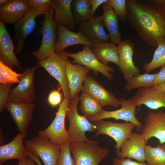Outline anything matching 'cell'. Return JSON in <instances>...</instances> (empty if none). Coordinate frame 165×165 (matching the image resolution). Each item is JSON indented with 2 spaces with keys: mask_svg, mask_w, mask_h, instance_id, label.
Wrapping results in <instances>:
<instances>
[{
  "mask_svg": "<svg viewBox=\"0 0 165 165\" xmlns=\"http://www.w3.org/2000/svg\"><path fill=\"white\" fill-rule=\"evenodd\" d=\"M127 22L142 41L157 48L165 41V9L148 0H127Z\"/></svg>",
  "mask_w": 165,
  "mask_h": 165,
  "instance_id": "obj_1",
  "label": "cell"
},
{
  "mask_svg": "<svg viewBox=\"0 0 165 165\" xmlns=\"http://www.w3.org/2000/svg\"><path fill=\"white\" fill-rule=\"evenodd\" d=\"M79 98L77 95L71 100L68 105L66 116L69 122L68 131L70 143L84 142L94 145H98L99 141L89 139L85 135L86 132H96L94 123L90 122L84 116L79 115L77 110V105Z\"/></svg>",
  "mask_w": 165,
  "mask_h": 165,
  "instance_id": "obj_2",
  "label": "cell"
},
{
  "mask_svg": "<svg viewBox=\"0 0 165 165\" xmlns=\"http://www.w3.org/2000/svg\"><path fill=\"white\" fill-rule=\"evenodd\" d=\"M54 13L53 7L44 14L40 31L42 36V43L38 49L31 53L38 60L45 59L55 52V45L58 30L53 18Z\"/></svg>",
  "mask_w": 165,
  "mask_h": 165,
  "instance_id": "obj_3",
  "label": "cell"
},
{
  "mask_svg": "<svg viewBox=\"0 0 165 165\" xmlns=\"http://www.w3.org/2000/svg\"><path fill=\"white\" fill-rule=\"evenodd\" d=\"M68 57L63 50L55 52L47 58L38 60L39 67L45 69L58 82L64 95V98L70 101V91L66 73V62Z\"/></svg>",
  "mask_w": 165,
  "mask_h": 165,
  "instance_id": "obj_4",
  "label": "cell"
},
{
  "mask_svg": "<svg viewBox=\"0 0 165 165\" xmlns=\"http://www.w3.org/2000/svg\"><path fill=\"white\" fill-rule=\"evenodd\" d=\"M74 165H98L109 153L108 149L86 142L70 143Z\"/></svg>",
  "mask_w": 165,
  "mask_h": 165,
  "instance_id": "obj_5",
  "label": "cell"
},
{
  "mask_svg": "<svg viewBox=\"0 0 165 165\" xmlns=\"http://www.w3.org/2000/svg\"><path fill=\"white\" fill-rule=\"evenodd\" d=\"M70 101L68 99H64L53 121L46 128L39 131L38 135L48 138L52 143L57 145H61L69 141V135L68 130L65 127V120Z\"/></svg>",
  "mask_w": 165,
  "mask_h": 165,
  "instance_id": "obj_6",
  "label": "cell"
},
{
  "mask_svg": "<svg viewBox=\"0 0 165 165\" xmlns=\"http://www.w3.org/2000/svg\"><path fill=\"white\" fill-rule=\"evenodd\" d=\"M25 146L34 156L41 159L44 165H57L61 146L52 143L45 137L38 135L24 141Z\"/></svg>",
  "mask_w": 165,
  "mask_h": 165,
  "instance_id": "obj_7",
  "label": "cell"
},
{
  "mask_svg": "<svg viewBox=\"0 0 165 165\" xmlns=\"http://www.w3.org/2000/svg\"><path fill=\"white\" fill-rule=\"evenodd\" d=\"M39 66L37 64L32 67H27L19 77L20 82L12 88L9 100L16 103H33L35 97L34 78L36 69Z\"/></svg>",
  "mask_w": 165,
  "mask_h": 165,
  "instance_id": "obj_8",
  "label": "cell"
},
{
  "mask_svg": "<svg viewBox=\"0 0 165 165\" xmlns=\"http://www.w3.org/2000/svg\"><path fill=\"white\" fill-rule=\"evenodd\" d=\"M94 123L96 129L94 136L105 134L112 138L116 143L114 146L117 149L116 153L119 151L122 144L136 127L134 123L130 122L116 123L102 119Z\"/></svg>",
  "mask_w": 165,
  "mask_h": 165,
  "instance_id": "obj_9",
  "label": "cell"
},
{
  "mask_svg": "<svg viewBox=\"0 0 165 165\" xmlns=\"http://www.w3.org/2000/svg\"><path fill=\"white\" fill-rule=\"evenodd\" d=\"M121 108L117 110L106 111L103 110L94 116L87 118L90 122H94L104 119L112 118L116 120H122L134 123L137 130L140 131L143 126L142 123L136 118L135 112L137 106L130 99L121 98Z\"/></svg>",
  "mask_w": 165,
  "mask_h": 165,
  "instance_id": "obj_10",
  "label": "cell"
},
{
  "mask_svg": "<svg viewBox=\"0 0 165 165\" xmlns=\"http://www.w3.org/2000/svg\"><path fill=\"white\" fill-rule=\"evenodd\" d=\"M66 54L68 57L73 59V63L85 66L93 70L96 75L99 72L109 80H112L113 76L111 72L114 73L115 70L101 62L94 54L91 47L84 46L83 49L78 53L66 52Z\"/></svg>",
  "mask_w": 165,
  "mask_h": 165,
  "instance_id": "obj_11",
  "label": "cell"
},
{
  "mask_svg": "<svg viewBox=\"0 0 165 165\" xmlns=\"http://www.w3.org/2000/svg\"><path fill=\"white\" fill-rule=\"evenodd\" d=\"M144 123L140 133L145 138L146 142L154 137L160 144L165 143V112L160 110L157 112L149 111L144 119Z\"/></svg>",
  "mask_w": 165,
  "mask_h": 165,
  "instance_id": "obj_12",
  "label": "cell"
},
{
  "mask_svg": "<svg viewBox=\"0 0 165 165\" xmlns=\"http://www.w3.org/2000/svg\"><path fill=\"white\" fill-rule=\"evenodd\" d=\"M146 143L145 138L140 133L132 132L121 146L119 151L116 153L117 157L145 162Z\"/></svg>",
  "mask_w": 165,
  "mask_h": 165,
  "instance_id": "obj_13",
  "label": "cell"
},
{
  "mask_svg": "<svg viewBox=\"0 0 165 165\" xmlns=\"http://www.w3.org/2000/svg\"><path fill=\"white\" fill-rule=\"evenodd\" d=\"M81 91L97 100L102 107L110 106L117 108L121 105L119 100L90 75L86 77Z\"/></svg>",
  "mask_w": 165,
  "mask_h": 165,
  "instance_id": "obj_14",
  "label": "cell"
},
{
  "mask_svg": "<svg viewBox=\"0 0 165 165\" xmlns=\"http://www.w3.org/2000/svg\"><path fill=\"white\" fill-rule=\"evenodd\" d=\"M35 106L34 103H16L9 100L5 109L9 112L20 133L26 135Z\"/></svg>",
  "mask_w": 165,
  "mask_h": 165,
  "instance_id": "obj_15",
  "label": "cell"
},
{
  "mask_svg": "<svg viewBox=\"0 0 165 165\" xmlns=\"http://www.w3.org/2000/svg\"><path fill=\"white\" fill-rule=\"evenodd\" d=\"M41 15L34 8L29 7L24 15L14 25V38L17 41L16 49L17 53H20L24 50V43L27 38L36 27V18Z\"/></svg>",
  "mask_w": 165,
  "mask_h": 165,
  "instance_id": "obj_16",
  "label": "cell"
},
{
  "mask_svg": "<svg viewBox=\"0 0 165 165\" xmlns=\"http://www.w3.org/2000/svg\"><path fill=\"white\" fill-rule=\"evenodd\" d=\"M119 57V69L127 82L134 76L140 74L139 68L133 61L134 47L130 39L122 41L118 45Z\"/></svg>",
  "mask_w": 165,
  "mask_h": 165,
  "instance_id": "obj_17",
  "label": "cell"
},
{
  "mask_svg": "<svg viewBox=\"0 0 165 165\" xmlns=\"http://www.w3.org/2000/svg\"><path fill=\"white\" fill-rule=\"evenodd\" d=\"M79 31L90 41L95 45L101 42H108L110 37L105 31L101 15L91 17L88 20L77 23Z\"/></svg>",
  "mask_w": 165,
  "mask_h": 165,
  "instance_id": "obj_18",
  "label": "cell"
},
{
  "mask_svg": "<svg viewBox=\"0 0 165 165\" xmlns=\"http://www.w3.org/2000/svg\"><path fill=\"white\" fill-rule=\"evenodd\" d=\"M26 135L20 133L10 142L0 146V165L12 159L18 160L25 158L32 159L34 155L23 144Z\"/></svg>",
  "mask_w": 165,
  "mask_h": 165,
  "instance_id": "obj_19",
  "label": "cell"
},
{
  "mask_svg": "<svg viewBox=\"0 0 165 165\" xmlns=\"http://www.w3.org/2000/svg\"><path fill=\"white\" fill-rule=\"evenodd\" d=\"M131 99L137 107L144 105L153 110L165 108V91L152 87L139 89Z\"/></svg>",
  "mask_w": 165,
  "mask_h": 165,
  "instance_id": "obj_20",
  "label": "cell"
},
{
  "mask_svg": "<svg viewBox=\"0 0 165 165\" xmlns=\"http://www.w3.org/2000/svg\"><path fill=\"white\" fill-rule=\"evenodd\" d=\"M6 24L0 21V61L11 69H20V63L14 52V46Z\"/></svg>",
  "mask_w": 165,
  "mask_h": 165,
  "instance_id": "obj_21",
  "label": "cell"
},
{
  "mask_svg": "<svg viewBox=\"0 0 165 165\" xmlns=\"http://www.w3.org/2000/svg\"><path fill=\"white\" fill-rule=\"evenodd\" d=\"M90 70L89 68L79 64H73L68 58L66 62V73L72 100L82 91V83ZM71 101V100H70Z\"/></svg>",
  "mask_w": 165,
  "mask_h": 165,
  "instance_id": "obj_22",
  "label": "cell"
},
{
  "mask_svg": "<svg viewBox=\"0 0 165 165\" xmlns=\"http://www.w3.org/2000/svg\"><path fill=\"white\" fill-rule=\"evenodd\" d=\"M73 0H53V18L57 26L72 31L77 27L71 9Z\"/></svg>",
  "mask_w": 165,
  "mask_h": 165,
  "instance_id": "obj_23",
  "label": "cell"
},
{
  "mask_svg": "<svg viewBox=\"0 0 165 165\" xmlns=\"http://www.w3.org/2000/svg\"><path fill=\"white\" fill-rule=\"evenodd\" d=\"M29 8L27 0H9L0 7V21L14 25L24 15Z\"/></svg>",
  "mask_w": 165,
  "mask_h": 165,
  "instance_id": "obj_24",
  "label": "cell"
},
{
  "mask_svg": "<svg viewBox=\"0 0 165 165\" xmlns=\"http://www.w3.org/2000/svg\"><path fill=\"white\" fill-rule=\"evenodd\" d=\"M58 35L55 45V52L64 50L66 47L77 44L83 45L91 47L95 44L88 40L79 31L76 32L57 26Z\"/></svg>",
  "mask_w": 165,
  "mask_h": 165,
  "instance_id": "obj_25",
  "label": "cell"
},
{
  "mask_svg": "<svg viewBox=\"0 0 165 165\" xmlns=\"http://www.w3.org/2000/svg\"><path fill=\"white\" fill-rule=\"evenodd\" d=\"M102 21L109 33L111 42L118 45L122 41L118 16L112 8L106 3L102 5Z\"/></svg>",
  "mask_w": 165,
  "mask_h": 165,
  "instance_id": "obj_26",
  "label": "cell"
},
{
  "mask_svg": "<svg viewBox=\"0 0 165 165\" xmlns=\"http://www.w3.org/2000/svg\"><path fill=\"white\" fill-rule=\"evenodd\" d=\"M93 51L97 59L102 64L108 65L112 62L119 66V57L118 46L110 42H101L95 44Z\"/></svg>",
  "mask_w": 165,
  "mask_h": 165,
  "instance_id": "obj_27",
  "label": "cell"
},
{
  "mask_svg": "<svg viewBox=\"0 0 165 165\" xmlns=\"http://www.w3.org/2000/svg\"><path fill=\"white\" fill-rule=\"evenodd\" d=\"M79 98V108L87 118L97 115L103 110L100 103L87 94L82 92Z\"/></svg>",
  "mask_w": 165,
  "mask_h": 165,
  "instance_id": "obj_28",
  "label": "cell"
},
{
  "mask_svg": "<svg viewBox=\"0 0 165 165\" xmlns=\"http://www.w3.org/2000/svg\"><path fill=\"white\" fill-rule=\"evenodd\" d=\"M156 75L157 73L150 74L146 72L134 75L127 82L124 88L130 91L138 88L152 87Z\"/></svg>",
  "mask_w": 165,
  "mask_h": 165,
  "instance_id": "obj_29",
  "label": "cell"
},
{
  "mask_svg": "<svg viewBox=\"0 0 165 165\" xmlns=\"http://www.w3.org/2000/svg\"><path fill=\"white\" fill-rule=\"evenodd\" d=\"M71 7L77 23L87 21L91 17V5L89 0H73Z\"/></svg>",
  "mask_w": 165,
  "mask_h": 165,
  "instance_id": "obj_30",
  "label": "cell"
},
{
  "mask_svg": "<svg viewBox=\"0 0 165 165\" xmlns=\"http://www.w3.org/2000/svg\"><path fill=\"white\" fill-rule=\"evenodd\" d=\"M145 161L150 165H165V150L160 144L156 147L147 145Z\"/></svg>",
  "mask_w": 165,
  "mask_h": 165,
  "instance_id": "obj_31",
  "label": "cell"
},
{
  "mask_svg": "<svg viewBox=\"0 0 165 165\" xmlns=\"http://www.w3.org/2000/svg\"><path fill=\"white\" fill-rule=\"evenodd\" d=\"M165 64V41L158 45L152 61L146 63L143 69L146 72H149Z\"/></svg>",
  "mask_w": 165,
  "mask_h": 165,
  "instance_id": "obj_32",
  "label": "cell"
},
{
  "mask_svg": "<svg viewBox=\"0 0 165 165\" xmlns=\"http://www.w3.org/2000/svg\"><path fill=\"white\" fill-rule=\"evenodd\" d=\"M21 74H18L12 69L0 61V83L12 85L14 83H19V77Z\"/></svg>",
  "mask_w": 165,
  "mask_h": 165,
  "instance_id": "obj_33",
  "label": "cell"
},
{
  "mask_svg": "<svg viewBox=\"0 0 165 165\" xmlns=\"http://www.w3.org/2000/svg\"><path fill=\"white\" fill-rule=\"evenodd\" d=\"M105 3L112 8L122 22H127V0H107Z\"/></svg>",
  "mask_w": 165,
  "mask_h": 165,
  "instance_id": "obj_34",
  "label": "cell"
},
{
  "mask_svg": "<svg viewBox=\"0 0 165 165\" xmlns=\"http://www.w3.org/2000/svg\"><path fill=\"white\" fill-rule=\"evenodd\" d=\"M70 144L68 141L60 145L61 151L57 165H74L73 159L71 155Z\"/></svg>",
  "mask_w": 165,
  "mask_h": 165,
  "instance_id": "obj_35",
  "label": "cell"
},
{
  "mask_svg": "<svg viewBox=\"0 0 165 165\" xmlns=\"http://www.w3.org/2000/svg\"><path fill=\"white\" fill-rule=\"evenodd\" d=\"M29 7L34 8L40 14H44L53 7V0H27Z\"/></svg>",
  "mask_w": 165,
  "mask_h": 165,
  "instance_id": "obj_36",
  "label": "cell"
},
{
  "mask_svg": "<svg viewBox=\"0 0 165 165\" xmlns=\"http://www.w3.org/2000/svg\"><path fill=\"white\" fill-rule=\"evenodd\" d=\"M11 85L0 83V112H2L9 100Z\"/></svg>",
  "mask_w": 165,
  "mask_h": 165,
  "instance_id": "obj_37",
  "label": "cell"
},
{
  "mask_svg": "<svg viewBox=\"0 0 165 165\" xmlns=\"http://www.w3.org/2000/svg\"><path fill=\"white\" fill-rule=\"evenodd\" d=\"M62 94L58 91L53 90L49 94L47 99L49 104L52 107L60 104L62 99Z\"/></svg>",
  "mask_w": 165,
  "mask_h": 165,
  "instance_id": "obj_38",
  "label": "cell"
},
{
  "mask_svg": "<svg viewBox=\"0 0 165 165\" xmlns=\"http://www.w3.org/2000/svg\"><path fill=\"white\" fill-rule=\"evenodd\" d=\"M112 165H150L145 162H140L134 161L129 158H117L113 160Z\"/></svg>",
  "mask_w": 165,
  "mask_h": 165,
  "instance_id": "obj_39",
  "label": "cell"
},
{
  "mask_svg": "<svg viewBox=\"0 0 165 165\" xmlns=\"http://www.w3.org/2000/svg\"><path fill=\"white\" fill-rule=\"evenodd\" d=\"M165 82V64L162 66L160 71L157 73L156 79L153 82L152 87L158 86Z\"/></svg>",
  "mask_w": 165,
  "mask_h": 165,
  "instance_id": "obj_40",
  "label": "cell"
},
{
  "mask_svg": "<svg viewBox=\"0 0 165 165\" xmlns=\"http://www.w3.org/2000/svg\"><path fill=\"white\" fill-rule=\"evenodd\" d=\"M91 5L90 16L91 17L94 16L95 12L98 7L101 5L107 2V0H89Z\"/></svg>",
  "mask_w": 165,
  "mask_h": 165,
  "instance_id": "obj_41",
  "label": "cell"
},
{
  "mask_svg": "<svg viewBox=\"0 0 165 165\" xmlns=\"http://www.w3.org/2000/svg\"><path fill=\"white\" fill-rule=\"evenodd\" d=\"M18 160L17 165H36L34 160L30 158H23Z\"/></svg>",
  "mask_w": 165,
  "mask_h": 165,
  "instance_id": "obj_42",
  "label": "cell"
},
{
  "mask_svg": "<svg viewBox=\"0 0 165 165\" xmlns=\"http://www.w3.org/2000/svg\"><path fill=\"white\" fill-rule=\"evenodd\" d=\"M148 1L152 5L165 9V0H150Z\"/></svg>",
  "mask_w": 165,
  "mask_h": 165,
  "instance_id": "obj_43",
  "label": "cell"
},
{
  "mask_svg": "<svg viewBox=\"0 0 165 165\" xmlns=\"http://www.w3.org/2000/svg\"><path fill=\"white\" fill-rule=\"evenodd\" d=\"M152 88L153 89L165 91V82L158 86Z\"/></svg>",
  "mask_w": 165,
  "mask_h": 165,
  "instance_id": "obj_44",
  "label": "cell"
},
{
  "mask_svg": "<svg viewBox=\"0 0 165 165\" xmlns=\"http://www.w3.org/2000/svg\"><path fill=\"white\" fill-rule=\"evenodd\" d=\"M32 159L34 160L38 165H42L40 161L39 157L34 156Z\"/></svg>",
  "mask_w": 165,
  "mask_h": 165,
  "instance_id": "obj_45",
  "label": "cell"
},
{
  "mask_svg": "<svg viewBox=\"0 0 165 165\" xmlns=\"http://www.w3.org/2000/svg\"><path fill=\"white\" fill-rule=\"evenodd\" d=\"M8 0H0V6H1L6 4L8 2Z\"/></svg>",
  "mask_w": 165,
  "mask_h": 165,
  "instance_id": "obj_46",
  "label": "cell"
},
{
  "mask_svg": "<svg viewBox=\"0 0 165 165\" xmlns=\"http://www.w3.org/2000/svg\"><path fill=\"white\" fill-rule=\"evenodd\" d=\"M161 146L165 150V143L162 144H160Z\"/></svg>",
  "mask_w": 165,
  "mask_h": 165,
  "instance_id": "obj_47",
  "label": "cell"
}]
</instances>
